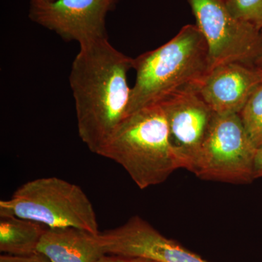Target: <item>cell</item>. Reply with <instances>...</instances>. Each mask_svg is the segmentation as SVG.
Segmentation results:
<instances>
[{
  "mask_svg": "<svg viewBox=\"0 0 262 262\" xmlns=\"http://www.w3.org/2000/svg\"><path fill=\"white\" fill-rule=\"evenodd\" d=\"M134 58L108 39L80 46L72 62L70 88L75 102L77 130L90 151L100 155L127 117L131 89L127 73Z\"/></svg>",
  "mask_w": 262,
  "mask_h": 262,
  "instance_id": "6da1fadb",
  "label": "cell"
},
{
  "mask_svg": "<svg viewBox=\"0 0 262 262\" xmlns=\"http://www.w3.org/2000/svg\"><path fill=\"white\" fill-rule=\"evenodd\" d=\"M136 81L127 117L176 91L198 86L210 72L208 46L195 24L183 27L160 47L134 58Z\"/></svg>",
  "mask_w": 262,
  "mask_h": 262,
  "instance_id": "7a4b0ae2",
  "label": "cell"
},
{
  "mask_svg": "<svg viewBox=\"0 0 262 262\" xmlns=\"http://www.w3.org/2000/svg\"><path fill=\"white\" fill-rule=\"evenodd\" d=\"M100 156L121 165L141 189L161 184L174 170L182 168L159 103L127 117Z\"/></svg>",
  "mask_w": 262,
  "mask_h": 262,
  "instance_id": "3957f363",
  "label": "cell"
},
{
  "mask_svg": "<svg viewBox=\"0 0 262 262\" xmlns=\"http://www.w3.org/2000/svg\"><path fill=\"white\" fill-rule=\"evenodd\" d=\"M0 216L34 221L47 228L75 227L99 234L92 203L79 186L57 177L29 181L0 201Z\"/></svg>",
  "mask_w": 262,
  "mask_h": 262,
  "instance_id": "277c9868",
  "label": "cell"
},
{
  "mask_svg": "<svg viewBox=\"0 0 262 262\" xmlns=\"http://www.w3.org/2000/svg\"><path fill=\"white\" fill-rule=\"evenodd\" d=\"M208 46L210 71L241 63L255 67L262 53V32L234 17L227 0H187Z\"/></svg>",
  "mask_w": 262,
  "mask_h": 262,
  "instance_id": "5b68a950",
  "label": "cell"
},
{
  "mask_svg": "<svg viewBox=\"0 0 262 262\" xmlns=\"http://www.w3.org/2000/svg\"><path fill=\"white\" fill-rule=\"evenodd\" d=\"M257 150L238 114L216 115L193 173L205 180L247 184L255 179Z\"/></svg>",
  "mask_w": 262,
  "mask_h": 262,
  "instance_id": "8992f818",
  "label": "cell"
},
{
  "mask_svg": "<svg viewBox=\"0 0 262 262\" xmlns=\"http://www.w3.org/2000/svg\"><path fill=\"white\" fill-rule=\"evenodd\" d=\"M116 4L114 0H30L29 16L80 47L108 39L106 17Z\"/></svg>",
  "mask_w": 262,
  "mask_h": 262,
  "instance_id": "52a82bcc",
  "label": "cell"
},
{
  "mask_svg": "<svg viewBox=\"0 0 262 262\" xmlns=\"http://www.w3.org/2000/svg\"><path fill=\"white\" fill-rule=\"evenodd\" d=\"M159 104L182 168L193 173L216 114L202 97L198 86L176 91Z\"/></svg>",
  "mask_w": 262,
  "mask_h": 262,
  "instance_id": "ba28073f",
  "label": "cell"
},
{
  "mask_svg": "<svg viewBox=\"0 0 262 262\" xmlns=\"http://www.w3.org/2000/svg\"><path fill=\"white\" fill-rule=\"evenodd\" d=\"M99 239L106 255L158 262H209L167 238L138 215L120 227L99 233Z\"/></svg>",
  "mask_w": 262,
  "mask_h": 262,
  "instance_id": "9c48e42d",
  "label": "cell"
},
{
  "mask_svg": "<svg viewBox=\"0 0 262 262\" xmlns=\"http://www.w3.org/2000/svg\"><path fill=\"white\" fill-rule=\"evenodd\" d=\"M262 82L258 69L229 63L210 71L198 86L202 97L216 115L239 114Z\"/></svg>",
  "mask_w": 262,
  "mask_h": 262,
  "instance_id": "30bf717a",
  "label": "cell"
},
{
  "mask_svg": "<svg viewBox=\"0 0 262 262\" xmlns=\"http://www.w3.org/2000/svg\"><path fill=\"white\" fill-rule=\"evenodd\" d=\"M37 251L51 262H97L106 255L99 234L75 227L46 228Z\"/></svg>",
  "mask_w": 262,
  "mask_h": 262,
  "instance_id": "8fae6325",
  "label": "cell"
},
{
  "mask_svg": "<svg viewBox=\"0 0 262 262\" xmlns=\"http://www.w3.org/2000/svg\"><path fill=\"white\" fill-rule=\"evenodd\" d=\"M46 228L34 221L0 216V251L15 256L37 253Z\"/></svg>",
  "mask_w": 262,
  "mask_h": 262,
  "instance_id": "7c38bea8",
  "label": "cell"
},
{
  "mask_svg": "<svg viewBox=\"0 0 262 262\" xmlns=\"http://www.w3.org/2000/svg\"><path fill=\"white\" fill-rule=\"evenodd\" d=\"M245 130L253 145L262 148V82L246 103L238 114Z\"/></svg>",
  "mask_w": 262,
  "mask_h": 262,
  "instance_id": "4fadbf2b",
  "label": "cell"
},
{
  "mask_svg": "<svg viewBox=\"0 0 262 262\" xmlns=\"http://www.w3.org/2000/svg\"><path fill=\"white\" fill-rule=\"evenodd\" d=\"M232 15L262 32V0H227Z\"/></svg>",
  "mask_w": 262,
  "mask_h": 262,
  "instance_id": "5bb4252c",
  "label": "cell"
},
{
  "mask_svg": "<svg viewBox=\"0 0 262 262\" xmlns=\"http://www.w3.org/2000/svg\"><path fill=\"white\" fill-rule=\"evenodd\" d=\"M0 262H51L47 256L37 252L23 256L3 254L0 256Z\"/></svg>",
  "mask_w": 262,
  "mask_h": 262,
  "instance_id": "9a60e30c",
  "label": "cell"
},
{
  "mask_svg": "<svg viewBox=\"0 0 262 262\" xmlns=\"http://www.w3.org/2000/svg\"><path fill=\"white\" fill-rule=\"evenodd\" d=\"M97 262H158L148 258L105 255Z\"/></svg>",
  "mask_w": 262,
  "mask_h": 262,
  "instance_id": "2e32d148",
  "label": "cell"
},
{
  "mask_svg": "<svg viewBox=\"0 0 262 262\" xmlns=\"http://www.w3.org/2000/svg\"><path fill=\"white\" fill-rule=\"evenodd\" d=\"M255 179L262 177V148L257 150L254 163Z\"/></svg>",
  "mask_w": 262,
  "mask_h": 262,
  "instance_id": "e0dca14e",
  "label": "cell"
},
{
  "mask_svg": "<svg viewBox=\"0 0 262 262\" xmlns=\"http://www.w3.org/2000/svg\"><path fill=\"white\" fill-rule=\"evenodd\" d=\"M255 67L256 68L258 69V70H262V53L261 56L258 58L257 61L256 62V64H255Z\"/></svg>",
  "mask_w": 262,
  "mask_h": 262,
  "instance_id": "ac0fdd59",
  "label": "cell"
},
{
  "mask_svg": "<svg viewBox=\"0 0 262 262\" xmlns=\"http://www.w3.org/2000/svg\"><path fill=\"white\" fill-rule=\"evenodd\" d=\"M114 1L115 2V3H118L119 1H120V0H114Z\"/></svg>",
  "mask_w": 262,
  "mask_h": 262,
  "instance_id": "d6986e66",
  "label": "cell"
},
{
  "mask_svg": "<svg viewBox=\"0 0 262 262\" xmlns=\"http://www.w3.org/2000/svg\"><path fill=\"white\" fill-rule=\"evenodd\" d=\"M259 71H260V73H261V78H262V70H259Z\"/></svg>",
  "mask_w": 262,
  "mask_h": 262,
  "instance_id": "ffe728a7",
  "label": "cell"
}]
</instances>
